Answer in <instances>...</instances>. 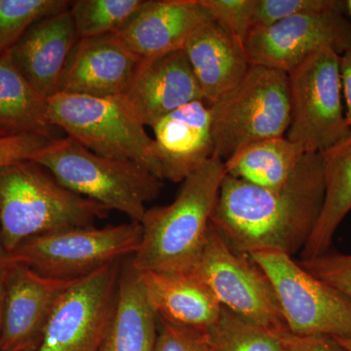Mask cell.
<instances>
[{
  "label": "cell",
  "mask_w": 351,
  "mask_h": 351,
  "mask_svg": "<svg viewBox=\"0 0 351 351\" xmlns=\"http://www.w3.org/2000/svg\"><path fill=\"white\" fill-rule=\"evenodd\" d=\"M69 0H0V56L10 52L34 23L68 10Z\"/></svg>",
  "instance_id": "cell-27"
},
{
  "label": "cell",
  "mask_w": 351,
  "mask_h": 351,
  "mask_svg": "<svg viewBox=\"0 0 351 351\" xmlns=\"http://www.w3.org/2000/svg\"><path fill=\"white\" fill-rule=\"evenodd\" d=\"M75 281L43 276L14 262L2 277V351H38L51 314Z\"/></svg>",
  "instance_id": "cell-13"
},
{
  "label": "cell",
  "mask_w": 351,
  "mask_h": 351,
  "mask_svg": "<svg viewBox=\"0 0 351 351\" xmlns=\"http://www.w3.org/2000/svg\"><path fill=\"white\" fill-rule=\"evenodd\" d=\"M159 179L184 182L214 156L211 108L195 101L152 126Z\"/></svg>",
  "instance_id": "cell-15"
},
{
  "label": "cell",
  "mask_w": 351,
  "mask_h": 351,
  "mask_svg": "<svg viewBox=\"0 0 351 351\" xmlns=\"http://www.w3.org/2000/svg\"><path fill=\"white\" fill-rule=\"evenodd\" d=\"M244 47L250 64L289 73L323 48L351 49V22L339 11L302 14L252 29Z\"/></svg>",
  "instance_id": "cell-12"
},
{
  "label": "cell",
  "mask_w": 351,
  "mask_h": 351,
  "mask_svg": "<svg viewBox=\"0 0 351 351\" xmlns=\"http://www.w3.org/2000/svg\"><path fill=\"white\" fill-rule=\"evenodd\" d=\"M285 351H348L336 339L328 336H283Z\"/></svg>",
  "instance_id": "cell-33"
},
{
  "label": "cell",
  "mask_w": 351,
  "mask_h": 351,
  "mask_svg": "<svg viewBox=\"0 0 351 351\" xmlns=\"http://www.w3.org/2000/svg\"><path fill=\"white\" fill-rule=\"evenodd\" d=\"M291 122L286 138L304 154H322L350 131L343 101L339 55L314 53L288 73Z\"/></svg>",
  "instance_id": "cell-8"
},
{
  "label": "cell",
  "mask_w": 351,
  "mask_h": 351,
  "mask_svg": "<svg viewBox=\"0 0 351 351\" xmlns=\"http://www.w3.org/2000/svg\"><path fill=\"white\" fill-rule=\"evenodd\" d=\"M130 258L122 262L117 308L105 348L107 351H154L158 317Z\"/></svg>",
  "instance_id": "cell-21"
},
{
  "label": "cell",
  "mask_w": 351,
  "mask_h": 351,
  "mask_svg": "<svg viewBox=\"0 0 351 351\" xmlns=\"http://www.w3.org/2000/svg\"><path fill=\"white\" fill-rule=\"evenodd\" d=\"M78 39L68 9L34 23L9 53L27 82L48 99L58 93L64 66Z\"/></svg>",
  "instance_id": "cell-18"
},
{
  "label": "cell",
  "mask_w": 351,
  "mask_h": 351,
  "mask_svg": "<svg viewBox=\"0 0 351 351\" xmlns=\"http://www.w3.org/2000/svg\"><path fill=\"white\" fill-rule=\"evenodd\" d=\"M249 257L269 279L291 334L351 338L350 298L282 252H254Z\"/></svg>",
  "instance_id": "cell-9"
},
{
  "label": "cell",
  "mask_w": 351,
  "mask_h": 351,
  "mask_svg": "<svg viewBox=\"0 0 351 351\" xmlns=\"http://www.w3.org/2000/svg\"><path fill=\"white\" fill-rule=\"evenodd\" d=\"M206 334L214 351H285V334L258 327L223 306L218 321Z\"/></svg>",
  "instance_id": "cell-26"
},
{
  "label": "cell",
  "mask_w": 351,
  "mask_h": 351,
  "mask_svg": "<svg viewBox=\"0 0 351 351\" xmlns=\"http://www.w3.org/2000/svg\"><path fill=\"white\" fill-rule=\"evenodd\" d=\"M158 322L154 351H214L206 332L177 326L161 319Z\"/></svg>",
  "instance_id": "cell-31"
},
{
  "label": "cell",
  "mask_w": 351,
  "mask_h": 351,
  "mask_svg": "<svg viewBox=\"0 0 351 351\" xmlns=\"http://www.w3.org/2000/svg\"><path fill=\"white\" fill-rule=\"evenodd\" d=\"M226 176L223 161L208 159L182 182L169 205L147 208L141 221L143 234L130 258L138 271H186L203 244Z\"/></svg>",
  "instance_id": "cell-2"
},
{
  "label": "cell",
  "mask_w": 351,
  "mask_h": 351,
  "mask_svg": "<svg viewBox=\"0 0 351 351\" xmlns=\"http://www.w3.org/2000/svg\"><path fill=\"white\" fill-rule=\"evenodd\" d=\"M14 263L10 254L4 247L1 239V232H0V279H2L7 269Z\"/></svg>",
  "instance_id": "cell-35"
},
{
  "label": "cell",
  "mask_w": 351,
  "mask_h": 351,
  "mask_svg": "<svg viewBox=\"0 0 351 351\" xmlns=\"http://www.w3.org/2000/svg\"><path fill=\"white\" fill-rule=\"evenodd\" d=\"M343 348L348 351H351V338L350 339H336Z\"/></svg>",
  "instance_id": "cell-36"
},
{
  "label": "cell",
  "mask_w": 351,
  "mask_h": 351,
  "mask_svg": "<svg viewBox=\"0 0 351 351\" xmlns=\"http://www.w3.org/2000/svg\"><path fill=\"white\" fill-rule=\"evenodd\" d=\"M320 156L324 202L315 228L301 252L302 261L313 260L329 251L335 233L351 211V129L345 138Z\"/></svg>",
  "instance_id": "cell-22"
},
{
  "label": "cell",
  "mask_w": 351,
  "mask_h": 351,
  "mask_svg": "<svg viewBox=\"0 0 351 351\" xmlns=\"http://www.w3.org/2000/svg\"><path fill=\"white\" fill-rule=\"evenodd\" d=\"M122 262L78 279L51 314L38 351H100L117 308Z\"/></svg>",
  "instance_id": "cell-11"
},
{
  "label": "cell",
  "mask_w": 351,
  "mask_h": 351,
  "mask_svg": "<svg viewBox=\"0 0 351 351\" xmlns=\"http://www.w3.org/2000/svg\"><path fill=\"white\" fill-rule=\"evenodd\" d=\"M147 0H76L69 12L78 38L119 32L145 5Z\"/></svg>",
  "instance_id": "cell-25"
},
{
  "label": "cell",
  "mask_w": 351,
  "mask_h": 351,
  "mask_svg": "<svg viewBox=\"0 0 351 351\" xmlns=\"http://www.w3.org/2000/svg\"><path fill=\"white\" fill-rule=\"evenodd\" d=\"M299 145L286 137L267 138L244 145L228 157L226 175L258 188H282L302 156Z\"/></svg>",
  "instance_id": "cell-24"
},
{
  "label": "cell",
  "mask_w": 351,
  "mask_h": 351,
  "mask_svg": "<svg viewBox=\"0 0 351 351\" xmlns=\"http://www.w3.org/2000/svg\"><path fill=\"white\" fill-rule=\"evenodd\" d=\"M324 195L320 154H304L280 189L258 188L226 175L211 226L240 255L278 251L292 257L313 232Z\"/></svg>",
  "instance_id": "cell-1"
},
{
  "label": "cell",
  "mask_w": 351,
  "mask_h": 351,
  "mask_svg": "<svg viewBox=\"0 0 351 351\" xmlns=\"http://www.w3.org/2000/svg\"><path fill=\"white\" fill-rule=\"evenodd\" d=\"M110 212L69 191L34 161L0 168V232L9 254L40 235L94 226Z\"/></svg>",
  "instance_id": "cell-3"
},
{
  "label": "cell",
  "mask_w": 351,
  "mask_h": 351,
  "mask_svg": "<svg viewBox=\"0 0 351 351\" xmlns=\"http://www.w3.org/2000/svg\"><path fill=\"white\" fill-rule=\"evenodd\" d=\"M213 15L199 0H147L119 32L122 45L142 61L182 49L189 36Z\"/></svg>",
  "instance_id": "cell-16"
},
{
  "label": "cell",
  "mask_w": 351,
  "mask_h": 351,
  "mask_svg": "<svg viewBox=\"0 0 351 351\" xmlns=\"http://www.w3.org/2000/svg\"><path fill=\"white\" fill-rule=\"evenodd\" d=\"M100 351H107L106 350L105 346H104L103 348H101Z\"/></svg>",
  "instance_id": "cell-39"
},
{
  "label": "cell",
  "mask_w": 351,
  "mask_h": 351,
  "mask_svg": "<svg viewBox=\"0 0 351 351\" xmlns=\"http://www.w3.org/2000/svg\"><path fill=\"white\" fill-rule=\"evenodd\" d=\"M142 63L114 34L80 38L64 66L58 93L125 96Z\"/></svg>",
  "instance_id": "cell-14"
},
{
  "label": "cell",
  "mask_w": 351,
  "mask_h": 351,
  "mask_svg": "<svg viewBox=\"0 0 351 351\" xmlns=\"http://www.w3.org/2000/svg\"><path fill=\"white\" fill-rule=\"evenodd\" d=\"M339 11L345 13L341 0H256L253 29L269 27L302 14Z\"/></svg>",
  "instance_id": "cell-28"
},
{
  "label": "cell",
  "mask_w": 351,
  "mask_h": 351,
  "mask_svg": "<svg viewBox=\"0 0 351 351\" xmlns=\"http://www.w3.org/2000/svg\"><path fill=\"white\" fill-rule=\"evenodd\" d=\"M32 161L43 166L76 195L140 223L147 203L156 199L163 188L162 180L145 166L99 156L69 136L52 141Z\"/></svg>",
  "instance_id": "cell-4"
},
{
  "label": "cell",
  "mask_w": 351,
  "mask_h": 351,
  "mask_svg": "<svg viewBox=\"0 0 351 351\" xmlns=\"http://www.w3.org/2000/svg\"><path fill=\"white\" fill-rule=\"evenodd\" d=\"M138 221L107 226L73 228L34 237L10 254L41 276L77 280L91 276L106 265L130 258L142 240Z\"/></svg>",
  "instance_id": "cell-7"
},
{
  "label": "cell",
  "mask_w": 351,
  "mask_h": 351,
  "mask_svg": "<svg viewBox=\"0 0 351 351\" xmlns=\"http://www.w3.org/2000/svg\"><path fill=\"white\" fill-rule=\"evenodd\" d=\"M346 11L351 15V0L346 1Z\"/></svg>",
  "instance_id": "cell-38"
},
{
  "label": "cell",
  "mask_w": 351,
  "mask_h": 351,
  "mask_svg": "<svg viewBox=\"0 0 351 351\" xmlns=\"http://www.w3.org/2000/svg\"><path fill=\"white\" fill-rule=\"evenodd\" d=\"M125 98L149 127L178 108L205 101L182 49L143 61Z\"/></svg>",
  "instance_id": "cell-17"
},
{
  "label": "cell",
  "mask_w": 351,
  "mask_h": 351,
  "mask_svg": "<svg viewBox=\"0 0 351 351\" xmlns=\"http://www.w3.org/2000/svg\"><path fill=\"white\" fill-rule=\"evenodd\" d=\"M0 127L11 133H29L59 138L48 112V99L21 73L10 53L0 56Z\"/></svg>",
  "instance_id": "cell-23"
},
{
  "label": "cell",
  "mask_w": 351,
  "mask_h": 351,
  "mask_svg": "<svg viewBox=\"0 0 351 351\" xmlns=\"http://www.w3.org/2000/svg\"><path fill=\"white\" fill-rule=\"evenodd\" d=\"M313 276L336 288L351 300V254L326 252L319 257L300 261Z\"/></svg>",
  "instance_id": "cell-30"
},
{
  "label": "cell",
  "mask_w": 351,
  "mask_h": 351,
  "mask_svg": "<svg viewBox=\"0 0 351 351\" xmlns=\"http://www.w3.org/2000/svg\"><path fill=\"white\" fill-rule=\"evenodd\" d=\"M53 126L99 156L127 159L157 176L156 144L125 96L57 93L48 98Z\"/></svg>",
  "instance_id": "cell-5"
},
{
  "label": "cell",
  "mask_w": 351,
  "mask_h": 351,
  "mask_svg": "<svg viewBox=\"0 0 351 351\" xmlns=\"http://www.w3.org/2000/svg\"><path fill=\"white\" fill-rule=\"evenodd\" d=\"M182 50L209 106L232 91L251 66L244 44L215 20L198 27Z\"/></svg>",
  "instance_id": "cell-19"
},
{
  "label": "cell",
  "mask_w": 351,
  "mask_h": 351,
  "mask_svg": "<svg viewBox=\"0 0 351 351\" xmlns=\"http://www.w3.org/2000/svg\"><path fill=\"white\" fill-rule=\"evenodd\" d=\"M210 108L213 156L221 160L244 145L284 137L291 122L288 73L251 64L243 80Z\"/></svg>",
  "instance_id": "cell-6"
},
{
  "label": "cell",
  "mask_w": 351,
  "mask_h": 351,
  "mask_svg": "<svg viewBox=\"0 0 351 351\" xmlns=\"http://www.w3.org/2000/svg\"><path fill=\"white\" fill-rule=\"evenodd\" d=\"M191 272L219 304L248 322L276 334L290 332L269 279L249 256L235 253L210 225Z\"/></svg>",
  "instance_id": "cell-10"
},
{
  "label": "cell",
  "mask_w": 351,
  "mask_h": 351,
  "mask_svg": "<svg viewBox=\"0 0 351 351\" xmlns=\"http://www.w3.org/2000/svg\"><path fill=\"white\" fill-rule=\"evenodd\" d=\"M140 279L158 319L207 332L221 306L210 289L189 271H143Z\"/></svg>",
  "instance_id": "cell-20"
},
{
  "label": "cell",
  "mask_w": 351,
  "mask_h": 351,
  "mask_svg": "<svg viewBox=\"0 0 351 351\" xmlns=\"http://www.w3.org/2000/svg\"><path fill=\"white\" fill-rule=\"evenodd\" d=\"M226 32L244 44L253 29L256 0H199Z\"/></svg>",
  "instance_id": "cell-29"
},
{
  "label": "cell",
  "mask_w": 351,
  "mask_h": 351,
  "mask_svg": "<svg viewBox=\"0 0 351 351\" xmlns=\"http://www.w3.org/2000/svg\"><path fill=\"white\" fill-rule=\"evenodd\" d=\"M51 142L52 140L36 134L11 133L0 135V168L32 160Z\"/></svg>",
  "instance_id": "cell-32"
},
{
  "label": "cell",
  "mask_w": 351,
  "mask_h": 351,
  "mask_svg": "<svg viewBox=\"0 0 351 351\" xmlns=\"http://www.w3.org/2000/svg\"><path fill=\"white\" fill-rule=\"evenodd\" d=\"M339 73L345 100L346 122L351 128V49L339 56Z\"/></svg>",
  "instance_id": "cell-34"
},
{
  "label": "cell",
  "mask_w": 351,
  "mask_h": 351,
  "mask_svg": "<svg viewBox=\"0 0 351 351\" xmlns=\"http://www.w3.org/2000/svg\"><path fill=\"white\" fill-rule=\"evenodd\" d=\"M1 298H2V279H0V351L1 350Z\"/></svg>",
  "instance_id": "cell-37"
}]
</instances>
